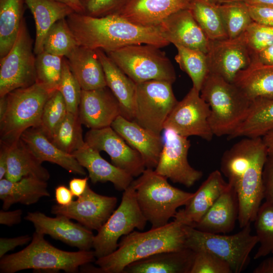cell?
Segmentation results:
<instances>
[{"label": "cell", "mask_w": 273, "mask_h": 273, "mask_svg": "<svg viewBox=\"0 0 273 273\" xmlns=\"http://www.w3.org/2000/svg\"><path fill=\"white\" fill-rule=\"evenodd\" d=\"M268 154L261 138L245 137L221 157V172L238 196L241 228L254 221L263 199L262 171Z\"/></svg>", "instance_id": "cell-1"}, {"label": "cell", "mask_w": 273, "mask_h": 273, "mask_svg": "<svg viewBox=\"0 0 273 273\" xmlns=\"http://www.w3.org/2000/svg\"><path fill=\"white\" fill-rule=\"evenodd\" d=\"M66 20L78 45L95 50L106 52L141 44L161 48L169 44L159 26L138 25L118 15L94 17L74 12Z\"/></svg>", "instance_id": "cell-2"}, {"label": "cell", "mask_w": 273, "mask_h": 273, "mask_svg": "<svg viewBox=\"0 0 273 273\" xmlns=\"http://www.w3.org/2000/svg\"><path fill=\"white\" fill-rule=\"evenodd\" d=\"M185 225L173 220L166 225L122 237L116 250L97 258L99 273H122L129 264L155 254L186 248Z\"/></svg>", "instance_id": "cell-3"}, {"label": "cell", "mask_w": 273, "mask_h": 273, "mask_svg": "<svg viewBox=\"0 0 273 273\" xmlns=\"http://www.w3.org/2000/svg\"><path fill=\"white\" fill-rule=\"evenodd\" d=\"M35 231L30 243L21 251L5 255L0 260L1 273H14L27 269L37 272L74 273L83 265L96 260L94 251L76 252L59 249Z\"/></svg>", "instance_id": "cell-4"}, {"label": "cell", "mask_w": 273, "mask_h": 273, "mask_svg": "<svg viewBox=\"0 0 273 273\" xmlns=\"http://www.w3.org/2000/svg\"><path fill=\"white\" fill-rule=\"evenodd\" d=\"M55 91L36 82L0 97L1 143L10 145L27 129L39 127L44 104Z\"/></svg>", "instance_id": "cell-5"}, {"label": "cell", "mask_w": 273, "mask_h": 273, "mask_svg": "<svg viewBox=\"0 0 273 273\" xmlns=\"http://www.w3.org/2000/svg\"><path fill=\"white\" fill-rule=\"evenodd\" d=\"M210 108L209 122L214 135L231 134L247 117L251 104L234 83L209 73L200 92Z\"/></svg>", "instance_id": "cell-6"}, {"label": "cell", "mask_w": 273, "mask_h": 273, "mask_svg": "<svg viewBox=\"0 0 273 273\" xmlns=\"http://www.w3.org/2000/svg\"><path fill=\"white\" fill-rule=\"evenodd\" d=\"M132 183L139 206L151 228L167 224L177 209L185 206L194 194L173 187L151 168H146Z\"/></svg>", "instance_id": "cell-7"}, {"label": "cell", "mask_w": 273, "mask_h": 273, "mask_svg": "<svg viewBox=\"0 0 273 273\" xmlns=\"http://www.w3.org/2000/svg\"><path fill=\"white\" fill-rule=\"evenodd\" d=\"M185 231L186 248L213 254L228 263L234 273H240L247 267L250 253L258 243L256 235L251 234V223L232 235L203 232L185 225Z\"/></svg>", "instance_id": "cell-8"}, {"label": "cell", "mask_w": 273, "mask_h": 273, "mask_svg": "<svg viewBox=\"0 0 273 273\" xmlns=\"http://www.w3.org/2000/svg\"><path fill=\"white\" fill-rule=\"evenodd\" d=\"M160 49L151 44H132L105 52L136 83L153 80L173 83L174 69Z\"/></svg>", "instance_id": "cell-9"}, {"label": "cell", "mask_w": 273, "mask_h": 273, "mask_svg": "<svg viewBox=\"0 0 273 273\" xmlns=\"http://www.w3.org/2000/svg\"><path fill=\"white\" fill-rule=\"evenodd\" d=\"M147 222L139 206L132 182L124 191L119 206L94 237L93 248L96 259L114 252L121 236L129 234L135 228L143 230Z\"/></svg>", "instance_id": "cell-10"}, {"label": "cell", "mask_w": 273, "mask_h": 273, "mask_svg": "<svg viewBox=\"0 0 273 273\" xmlns=\"http://www.w3.org/2000/svg\"><path fill=\"white\" fill-rule=\"evenodd\" d=\"M35 55L33 39L24 18L12 48L0 59V97L36 82Z\"/></svg>", "instance_id": "cell-11"}, {"label": "cell", "mask_w": 273, "mask_h": 273, "mask_svg": "<svg viewBox=\"0 0 273 273\" xmlns=\"http://www.w3.org/2000/svg\"><path fill=\"white\" fill-rule=\"evenodd\" d=\"M172 84L157 80L136 83L132 121L161 135L165 120L178 102Z\"/></svg>", "instance_id": "cell-12"}, {"label": "cell", "mask_w": 273, "mask_h": 273, "mask_svg": "<svg viewBox=\"0 0 273 273\" xmlns=\"http://www.w3.org/2000/svg\"><path fill=\"white\" fill-rule=\"evenodd\" d=\"M210 114L208 104L202 98L200 92L192 87L185 97L177 102L163 127L184 136L196 135L210 141L214 135L209 122Z\"/></svg>", "instance_id": "cell-13"}, {"label": "cell", "mask_w": 273, "mask_h": 273, "mask_svg": "<svg viewBox=\"0 0 273 273\" xmlns=\"http://www.w3.org/2000/svg\"><path fill=\"white\" fill-rule=\"evenodd\" d=\"M164 136L163 148L154 170L174 183L192 187L202 177L203 172L188 162L190 140L170 129H165Z\"/></svg>", "instance_id": "cell-14"}, {"label": "cell", "mask_w": 273, "mask_h": 273, "mask_svg": "<svg viewBox=\"0 0 273 273\" xmlns=\"http://www.w3.org/2000/svg\"><path fill=\"white\" fill-rule=\"evenodd\" d=\"M84 140L93 149L106 152L113 165L133 177L140 175L146 168L140 154L111 126L90 129Z\"/></svg>", "instance_id": "cell-15"}, {"label": "cell", "mask_w": 273, "mask_h": 273, "mask_svg": "<svg viewBox=\"0 0 273 273\" xmlns=\"http://www.w3.org/2000/svg\"><path fill=\"white\" fill-rule=\"evenodd\" d=\"M117 199L95 192L88 185L84 192L67 206L53 205L51 213L65 215L89 230L98 231L115 210Z\"/></svg>", "instance_id": "cell-16"}, {"label": "cell", "mask_w": 273, "mask_h": 273, "mask_svg": "<svg viewBox=\"0 0 273 273\" xmlns=\"http://www.w3.org/2000/svg\"><path fill=\"white\" fill-rule=\"evenodd\" d=\"M206 55L209 73L232 83L238 72L247 68L253 59L242 34L235 38L210 41Z\"/></svg>", "instance_id": "cell-17"}, {"label": "cell", "mask_w": 273, "mask_h": 273, "mask_svg": "<svg viewBox=\"0 0 273 273\" xmlns=\"http://www.w3.org/2000/svg\"><path fill=\"white\" fill-rule=\"evenodd\" d=\"M24 218L33 224L37 233L49 235L79 250H89L93 247L95 235L90 230L74 223L65 215L52 217L38 211L29 212Z\"/></svg>", "instance_id": "cell-18"}, {"label": "cell", "mask_w": 273, "mask_h": 273, "mask_svg": "<svg viewBox=\"0 0 273 273\" xmlns=\"http://www.w3.org/2000/svg\"><path fill=\"white\" fill-rule=\"evenodd\" d=\"M121 115L120 104L107 86L81 91L78 116L82 124L90 129L111 126Z\"/></svg>", "instance_id": "cell-19"}, {"label": "cell", "mask_w": 273, "mask_h": 273, "mask_svg": "<svg viewBox=\"0 0 273 273\" xmlns=\"http://www.w3.org/2000/svg\"><path fill=\"white\" fill-rule=\"evenodd\" d=\"M159 27L162 36L169 43L208 53L210 40L189 9L172 14Z\"/></svg>", "instance_id": "cell-20"}, {"label": "cell", "mask_w": 273, "mask_h": 273, "mask_svg": "<svg viewBox=\"0 0 273 273\" xmlns=\"http://www.w3.org/2000/svg\"><path fill=\"white\" fill-rule=\"evenodd\" d=\"M229 186L221 171H212L194 193L185 207L176 212L174 220L183 225L194 227Z\"/></svg>", "instance_id": "cell-21"}, {"label": "cell", "mask_w": 273, "mask_h": 273, "mask_svg": "<svg viewBox=\"0 0 273 273\" xmlns=\"http://www.w3.org/2000/svg\"><path fill=\"white\" fill-rule=\"evenodd\" d=\"M111 126L140 154L146 168H156L163 146L161 135L152 132L122 115L118 116Z\"/></svg>", "instance_id": "cell-22"}, {"label": "cell", "mask_w": 273, "mask_h": 273, "mask_svg": "<svg viewBox=\"0 0 273 273\" xmlns=\"http://www.w3.org/2000/svg\"><path fill=\"white\" fill-rule=\"evenodd\" d=\"M192 0H130L118 15L138 25L158 27L172 14L189 9Z\"/></svg>", "instance_id": "cell-23"}, {"label": "cell", "mask_w": 273, "mask_h": 273, "mask_svg": "<svg viewBox=\"0 0 273 273\" xmlns=\"http://www.w3.org/2000/svg\"><path fill=\"white\" fill-rule=\"evenodd\" d=\"M72 154L87 169L93 184L110 181L117 190L121 191L126 190L133 180L132 176L108 162L99 151L86 143Z\"/></svg>", "instance_id": "cell-24"}, {"label": "cell", "mask_w": 273, "mask_h": 273, "mask_svg": "<svg viewBox=\"0 0 273 273\" xmlns=\"http://www.w3.org/2000/svg\"><path fill=\"white\" fill-rule=\"evenodd\" d=\"M238 214V196L234 189L229 185L193 228L203 232L224 234L234 229Z\"/></svg>", "instance_id": "cell-25"}, {"label": "cell", "mask_w": 273, "mask_h": 273, "mask_svg": "<svg viewBox=\"0 0 273 273\" xmlns=\"http://www.w3.org/2000/svg\"><path fill=\"white\" fill-rule=\"evenodd\" d=\"M195 255L187 248L160 252L128 264L122 273H190Z\"/></svg>", "instance_id": "cell-26"}, {"label": "cell", "mask_w": 273, "mask_h": 273, "mask_svg": "<svg viewBox=\"0 0 273 273\" xmlns=\"http://www.w3.org/2000/svg\"><path fill=\"white\" fill-rule=\"evenodd\" d=\"M20 138L41 163H53L70 173L80 175L86 174L84 168L74 156L55 146L39 127L27 129Z\"/></svg>", "instance_id": "cell-27"}, {"label": "cell", "mask_w": 273, "mask_h": 273, "mask_svg": "<svg viewBox=\"0 0 273 273\" xmlns=\"http://www.w3.org/2000/svg\"><path fill=\"white\" fill-rule=\"evenodd\" d=\"M102 65L107 86L118 100L121 115L133 120L136 83L129 78L101 49L96 50Z\"/></svg>", "instance_id": "cell-28"}, {"label": "cell", "mask_w": 273, "mask_h": 273, "mask_svg": "<svg viewBox=\"0 0 273 273\" xmlns=\"http://www.w3.org/2000/svg\"><path fill=\"white\" fill-rule=\"evenodd\" d=\"M66 58L82 89L107 86L104 69L96 50L78 46Z\"/></svg>", "instance_id": "cell-29"}, {"label": "cell", "mask_w": 273, "mask_h": 273, "mask_svg": "<svg viewBox=\"0 0 273 273\" xmlns=\"http://www.w3.org/2000/svg\"><path fill=\"white\" fill-rule=\"evenodd\" d=\"M50 196L47 181L36 177L27 176L16 181L6 178L0 179V199L5 210L14 204L29 205Z\"/></svg>", "instance_id": "cell-30"}, {"label": "cell", "mask_w": 273, "mask_h": 273, "mask_svg": "<svg viewBox=\"0 0 273 273\" xmlns=\"http://www.w3.org/2000/svg\"><path fill=\"white\" fill-rule=\"evenodd\" d=\"M25 2L35 21L34 52L37 55L43 51L44 38L51 26L74 11L67 5L55 0H25Z\"/></svg>", "instance_id": "cell-31"}, {"label": "cell", "mask_w": 273, "mask_h": 273, "mask_svg": "<svg viewBox=\"0 0 273 273\" xmlns=\"http://www.w3.org/2000/svg\"><path fill=\"white\" fill-rule=\"evenodd\" d=\"M9 146L7 179L16 181L23 177L32 176L47 181L50 177L48 170L29 150L21 138Z\"/></svg>", "instance_id": "cell-32"}, {"label": "cell", "mask_w": 273, "mask_h": 273, "mask_svg": "<svg viewBox=\"0 0 273 273\" xmlns=\"http://www.w3.org/2000/svg\"><path fill=\"white\" fill-rule=\"evenodd\" d=\"M251 101L273 97V65L253 59L251 64L237 74L233 82Z\"/></svg>", "instance_id": "cell-33"}, {"label": "cell", "mask_w": 273, "mask_h": 273, "mask_svg": "<svg viewBox=\"0 0 273 273\" xmlns=\"http://www.w3.org/2000/svg\"><path fill=\"white\" fill-rule=\"evenodd\" d=\"M272 128L273 97L258 98L251 101L247 117L228 138H261Z\"/></svg>", "instance_id": "cell-34"}, {"label": "cell", "mask_w": 273, "mask_h": 273, "mask_svg": "<svg viewBox=\"0 0 273 273\" xmlns=\"http://www.w3.org/2000/svg\"><path fill=\"white\" fill-rule=\"evenodd\" d=\"M25 0H0V59L10 51L17 37L25 10Z\"/></svg>", "instance_id": "cell-35"}, {"label": "cell", "mask_w": 273, "mask_h": 273, "mask_svg": "<svg viewBox=\"0 0 273 273\" xmlns=\"http://www.w3.org/2000/svg\"><path fill=\"white\" fill-rule=\"evenodd\" d=\"M189 9L209 40L228 38L217 4L206 0H192Z\"/></svg>", "instance_id": "cell-36"}, {"label": "cell", "mask_w": 273, "mask_h": 273, "mask_svg": "<svg viewBox=\"0 0 273 273\" xmlns=\"http://www.w3.org/2000/svg\"><path fill=\"white\" fill-rule=\"evenodd\" d=\"M177 53L175 60L180 68L191 78L193 87L200 92L202 85L209 73L207 57L200 51L175 46Z\"/></svg>", "instance_id": "cell-37"}, {"label": "cell", "mask_w": 273, "mask_h": 273, "mask_svg": "<svg viewBox=\"0 0 273 273\" xmlns=\"http://www.w3.org/2000/svg\"><path fill=\"white\" fill-rule=\"evenodd\" d=\"M217 5L228 38L239 36L253 22L243 2L231 0Z\"/></svg>", "instance_id": "cell-38"}, {"label": "cell", "mask_w": 273, "mask_h": 273, "mask_svg": "<svg viewBox=\"0 0 273 273\" xmlns=\"http://www.w3.org/2000/svg\"><path fill=\"white\" fill-rule=\"evenodd\" d=\"M78 114L67 112L51 141L62 151L72 154L85 144Z\"/></svg>", "instance_id": "cell-39"}, {"label": "cell", "mask_w": 273, "mask_h": 273, "mask_svg": "<svg viewBox=\"0 0 273 273\" xmlns=\"http://www.w3.org/2000/svg\"><path fill=\"white\" fill-rule=\"evenodd\" d=\"M78 46L66 18L56 22L49 30L44 38L43 51L66 57Z\"/></svg>", "instance_id": "cell-40"}, {"label": "cell", "mask_w": 273, "mask_h": 273, "mask_svg": "<svg viewBox=\"0 0 273 273\" xmlns=\"http://www.w3.org/2000/svg\"><path fill=\"white\" fill-rule=\"evenodd\" d=\"M254 221L256 235L260 243L254 256L257 259L273 251V203L265 201L260 206Z\"/></svg>", "instance_id": "cell-41"}, {"label": "cell", "mask_w": 273, "mask_h": 273, "mask_svg": "<svg viewBox=\"0 0 273 273\" xmlns=\"http://www.w3.org/2000/svg\"><path fill=\"white\" fill-rule=\"evenodd\" d=\"M64 57L45 51L36 55V82L52 90H57L61 78Z\"/></svg>", "instance_id": "cell-42"}, {"label": "cell", "mask_w": 273, "mask_h": 273, "mask_svg": "<svg viewBox=\"0 0 273 273\" xmlns=\"http://www.w3.org/2000/svg\"><path fill=\"white\" fill-rule=\"evenodd\" d=\"M67 109L61 93L56 90L46 101L39 127L43 133L50 140L64 119Z\"/></svg>", "instance_id": "cell-43"}, {"label": "cell", "mask_w": 273, "mask_h": 273, "mask_svg": "<svg viewBox=\"0 0 273 273\" xmlns=\"http://www.w3.org/2000/svg\"><path fill=\"white\" fill-rule=\"evenodd\" d=\"M57 90L64 98L67 111L78 114L82 89L72 73L66 57L64 58L61 78Z\"/></svg>", "instance_id": "cell-44"}, {"label": "cell", "mask_w": 273, "mask_h": 273, "mask_svg": "<svg viewBox=\"0 0 273 273\" xmlns=\"http://www.w3.org/2000/svg\"><path fill=\"white\" fill-rule=\"evenodd\" d=\"M242 35L253 56L273 44V27L254 21L249 25Z\"/></svg>", "instance_id": "cell-45"}, {"label": "cell", "mask_w": 273, "mask_h": 273, "mask_svg": "<svg viewBox=\"0 0 273 273\" xmlns=\"http://www.w3.org/2000/svg\"><path fill=\"white\" fill-rule=\"evenodd\" d=\"M195 252L190 273H232L228 263L213 254L204 250Z\"/></svg>", "instance_id": "cell-46"}, {"label": "cell", "mask_w": 273, "mask_h": 273, "mask_svg": "<svg viewBox=\"0 0 273 273\" xmlns=\"http://www.w3.org/2000/svg\"><path fill=\"white\" fill-rule=\"evenodd\" d=\"M130 0H80L82 14L94 17L119 15Z\"/></svg>", "instance_id": "cell-47"}, {"label": "cell", "mask_w": 273, "mask_h": 273, "mask_svg": "<svg viewBox=\"0 0 273 273\" xmlns=\"http://www.w3.org/2000/svg\"><path fill=\"white\" fill-rule=\"evenodd\" d=\"M263 199L273 203V154H268L262 171Z\"/></svg>", "instance_id": "cell-48"}, {"label": "cell", "mask_w": 273, "mask_h": 273, "mask_svg": "<svg viewBox=\"0 0 273 273\" xmlns=\"http://www.w3.org/2000/svg\"><path fill=\"white\" fill-rule=\"evenodd\" d=\"M247 5L250 16L254 22L273 27V6Z\"/></svg>", "instance_id": "cell-49"}, {"label": "cell", "mask_w": 273, "mask_h": 273, "mask_svg": "<svg viewBox=\"0 0 273 273\" xmlns=\"http://www.w3.org/2000/svg\"><path fill=\"white\" fill-rule=\"evenodd\" d=\"M32 237L28 235L15 238H0V258L4 256L10 251L18 246L24 245L32 240Z\"/></svg>", "instance_id": "cell-50"}, {"label": "cell", "mask_w": 273, "mask_h": 273, "mask_svg": "<svg viewBox=\"0 0 273 273\" xmlns=\"http://www.w3.org/2000/svg\"><path fill=\"white\" fill-rule=\"evenodd\" d=\"M23 211L18 209L13 211L1 210L0 211V223L12 226L20 223L21 221Z\"/></svg>", "instance_id": "cell-51"}, {"label": "cell", "mask_w": 273, "mask_h": 273, "mask_svg": "<svg viewBox=\"0 0 273 273\" xmlns=\"http://www.w3.org/2000/svg\"><path fill=\"white\" fill-rule=\"evenodd\" d=\"M55 200L61 206H67L73 201V195L69 188L64 185H59L55 188Z\"/></svg>", "instance_id": "cell-52"}, {"label": "cell", "mask_w": 273, "mask_h": 273, "mask_svg": "<svg viewBox=\"0 0 273 273\" xmlns=\"http://www.w3.org/2000/svg\"><path fill=\"white\" fill-rule=\"evenodd\" d=\"M88 177L73 178L69 183V188L74 196L79 197L85 191L88 185Z\"/></svg>", "instance_id": "cell-53"}, {"label": "cell", "mask_w": 273, "mask_h": 273, "mask_svg": "<svg viewBox=\"0 0 273 273\" xmlns=\"http://www.w3.org/2000/svg\"><path fill=\"white\" fill-rule=\"evenodd\" d=\"M253 59L264 64L273 65V44L255 54Z\"/></svg>", "instance_id": "cell-54"}, {"label": "cell", "mask_w": 273, "mask_h": 273, "mask_svg": "<svg viewBox=\"0 0 273 273\" xmlns=\"http://www.w3.org/2000/svg\"><path fill=\"white\" fill-rule=\"evenodd\" d=\"M9 150V145L1 143L0 179L5 177L7 171Z\"/></svg>", "instance_id": "cell-55"}, {"label": "cell", "mask_w": 273, "mask_h": 273, "mask_svg": "<svg viewBox=\"0 0 273 273\" xmlns=\"http://www.w3.org/2000/svg\"><path fill=\"white\" fill-rule=\"evenodd\" d=\"M253 273H273V255L263 260L253 271Z\"/></svg>", "instance_id": "cell-56"}, {"label": "cell", "mask_w": 273, "mask_h": 273, "mask_svg": "<svg viewBox=\"0 0 273 273\" xmlns=\"http://www.w3.org/2000/svg\"><path fill=\"white\" fill-rule=\"evenodd\" d=\"M268 154H273V128L261 137Z\"/></svg>", "instance_id": "cell-57"}, {"label": "cell", "mask_w": 273, "mask_h": 273, "mask_svg": "<svg viewBox=\"0 0 273 273\" xmlns=\"http://www.w3.org/2000/svg\"><path fill=\"white\" fill-rule=\"evenodd\" d=\"M64 3L70 7L75 12L83 13V10L80 0H55Z\"/></svg>", "instance_id": "cell-58"}, {"label": "cell", "mask_w": 273, "mask_h": 273, "mask_svg": "<svg viewBox=\"0 0 273 273\" xmlns=\"http://www.w3.org/2000/svg\"><path fill=\"white\" fill-rule=\"evenodd\" d=\"M250 5H266L273 6V0H239Z\"/></svg>", "instance_id": "cell-59"}, {"label": "cell", "mask_w": 273, "mask_h": 273, "mask_svg": "<svg viewBox=\"0 0 273 273\" xmlns=\"http://www.w3.org/2000/svg\"><path fill=\"white\" fill-rule=\"evenodd\" d=\"M206 1H207L213 4H218L222 3L229 1L231 0H206Z\"/></svg>", "instance_id": "cell-60"}, {"label": "cell", "mask_w": 273, "mask_h": 273, "mask_svg": "<svg viewBox=\"0 0 273 273\" xmlns=\"http://www.w3.org/2000/svg\"><path fill=\"white\" fill-rule=\"evenodd\" d=\"M272 255H273V251L272 252Z\"/></svg>", "instance_id": "cell-61"}]
</instances>
